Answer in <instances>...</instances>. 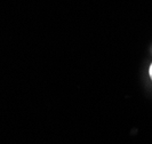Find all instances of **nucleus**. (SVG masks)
<instances>
[{"label": "nucleus", "instance_id": "nucleus-1", "mask_svg": "<svg viewBox=\"0 0 152 144\" xmlns=\"http://www.w3.org/2000/svg\"><path fill=\"white\" fill-rule=\"evenodd\" d=\"M150 77H151V79H152V64H151V67H150Z\"/></svg>", "mask_w": 152, "mask_h": 144}]
</instances>
